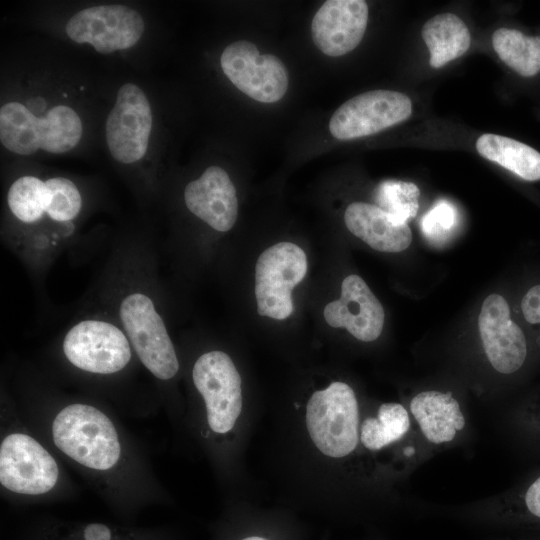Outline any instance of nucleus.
<instances>
[{
    "mask_svg": "<svg viewBox=\"0 0 540 540\" xmlns=\"http://www.w3.org/2000/svg\"><path fill=\"white\" fill-rule=\"evenodd\" d=\"M404 452H405V455L411 456L414 453V449L412 447H409Z\"/></svg>",
    "mask_w": 540,
    "mask_h": 540,
    "instance_id": "c85d7f7f",
    "label": "nucleus"
},
{
    "mask_svg": "<svg viewBox=\"0 0 540 540\" xmlns=\"http://www.w3.org/2000/svg\"><path fill=\"white\" fill-rule=\"evenodd\" d=\"M419 196L417 185L400 180L383 181L374 192L377 206L403 222L416 216Z\"/></svg>",
    "mask_w": 540,
    "mask_h": 540,
    "instance_id": "5701e85b",
    "label": "nucleus"
},
{
    "mask_svg": "<svg viewBox=\"0 0 540 540\" xmlns=\"http://www.w3.org/2000/svg\"><path fill=\"white\" fill-rule=\"evenodd\" d=\"M52 436L63 453L91 469H110L121 454L113 423L91 405L74 403L64 407L53 421Z\"/></svg>",
    "mask_w": 540,
    "mask_h": 540,
    "instance_id": "20e7f679",
    "label": "nucleus"
},
{
    "mask_svg": "<svg viewBox=\"0 0 540 540\" xmlns=\"http://www.w3.org/2000/svg\"><path fill=\"white\" fill-rule=\"evenodd\" d=\"M525 503L530 513L540 518V477L528 488Z\"/></svg>",
    "mask_w": 540,
    "mask_h": 540,
    "instance_id": "bb28decb",
    "label": "nucleus"
},
{
    "mask_svg": "<svg viewBox=\"0 0 540 540\" xmlns=\"http://www.w3.org/2000/svg\"><path fill=\"white\" fill-rule=\"evenodd\" d=\"M478 153L526 181L540 180V152L518 140L483 134L476 141Z\"/></svg>",
    "mask_w": 540,
    "mask_h": 540,
    "instance_id": "aec40b11",
    "label": "nucleus"
},
{
    "mask_svg": "<svg viewBox=\"0 0 540 540\" xmlns=\"http://www.w3.org/2000/svg\"><path fill=\"white\" fill-rule=\"evenodd\" d=\"M384 317L381 303L358 275L347 276L341 285L340 298L324 308V318L331 327L345 328L365 342L380 336Z\"/></svg>",
    "mask_w": 540,
    "mask_h": 540,
    "instance_id": "dca6fc26",
    "label": "nucleus"
},
{
    "mask_svg": "<svg viewBox=\"0 0 540 540\" xmlns=\"http://www.w3.org/2000/svg\"><path fill=\"white\" fill-rule=\"evenodd\" d=\"M456 222L455 207L447 201H440L422 218V232L430 240L439 242L453 231Z\"/></svg>",
    "mask_w": 540,
    "mask_h": 540,
    "instance_id": "b1692460",
    "label": "nucleus"
},
{
    "mask_svg": "<svg viewBox=\"0 0 540 540\" xmlns=\"http://www.w3.org/2000/svg\"><path fill=\"white\" fill-rule=\"evenodd\" d=\"M56 461L35 439L23 433L6 436L0 447V482L26 495L50 491L58 480Z\"/></svg>",
    "mask_w": 540,
    "mask_h": 540,
    "instance_id": "f8f14e48",
    "label": "nucleus"
},
{
    "mask_svg": "<svg viewBox=\"0 0 540 540\" xmlns=\"http://www.w3.org/2000/svg\"><path fill=\"white\" fill-rule=\"evenodd\" d=\"M410 410L423 435L434 444L453 440L465 426L459 403L451 393L421 392L412 399Z\"/></svg>",
    "mask_w": 540,
    "mask_h": 540,
    "instance_id": "a211bd4d",
    "label": "nucleus"
},
{
    "mask_svg": "<svg viewBox=\"0 0 540 540\" xmlns=\"http://www.w3.org/2000/svg\"><path fill=\"white\" fill-rule=\"evenodd\" d=\"M220 64L227 78L250 98L273 103L288 88V73L283 62L271 54H260L248 41L229 44L221 54Z\"/></svg>",
    "mask_w": 540,
    "mask_h": 540,
    "instance_id": "9b49d317",
    "label": "nucleus"
},
{
    "mask_svg": "<svg viewBox=\"0 0 540 540\" xmlns=\"http://www.w3.org/2000/svg\"><path fill=\"white\" fill-rule=\"evenodd\" d=\"M152 124L145 92L134 83L123 84L106 120V142L111 156L121 164L141 160L149 145Z\"/></svg>",
    "mask_w": 540,
    "mask_h": 540,
    "instance_id": "1a4fd4ad",
    "label": "nucleus"
},
{
    "mask_svg": "<svg viewBox=\"0 0 540 540\" xmlns=\"http://www.w3.org/2000/svg\"><path fill=\"white\" fill-rule=\"evenodd\" d=\"M192 380L204 399L210 428L230 431L242 409L241 377L230 356L221 350L202 353L194 362Z\"/></svg>",
    "mask_w": 540,
    "mask_h": 540,
    "instance_id": "0eeeda50",
    "label": "nucleus"
},
{
    "mask_svg": "<svg viewBox=\"0 0 540 540\" xmlns=\"http://www.w3.org/2000/svg\"><path fill=\"white\" fill-rule=\"evenodd\" d=\"M410 98L397 91L373 90L343 103L329 122L331 134L349 140L375 134L410 117Z\"/></svg>",
    "mask_w": 540,
    "mask_h": 540,
    "instance_id": "9d476101",
    "label": "nucleus"
},
{
    "mask_svg": "<svg viewBox=\"0 0 540 540\" xmlns=\"http://www.w3.org/2000/svg\"><path fill=\"white\" fill-rule=\"evenodd\" d=\"M525 319L532 324L540 323V285L531 287L521 301Z\"/></svg>",
    "mask_w": 540,
    "mask_h": 540,
    "instance_id": "393cba45",
    "label": "nucleus"
},
{
    "mask_svg": "<svg viewBox=\"0 0 540 540\" xmlns=\"http://www.w3.org/2000/svg\"><path fill=\"white\" fill-rule=\"evenodd\" d=\"M422 36L433 68H440L462 56L471 43L466 24L453 13H442L429 19L422 28Z\"/></svg>",
    "mask_w": 540,
    "mask_h": 540,
    "instance_id": "6ab92c4d",
    "label": "nucleus"
},
{
    "mask_svg": "<svg viewBox=\"0 0 540 540\" xmlns=\"http://www.w3.org/2000/svg\"><path fill=\"white\" fill-rule=\"evenodd\" d=\"M113 536L110 527L102 523L88 524L80 532L81 540H113Z\"/></svg>",
    "mask_w": 540,
    "mask_h": 540,
    "instance_id": "a878e982",
    "label": "nucleus"
},
{
    "mask_svg": "<svg viewBox=\"0 0 540 540\" xmlns=\"http://www.w3.org/2000/svg\"><path fill=\"white\" fill-rule=\"evenodd\" d=\"M157 244L129 233L112 245L84 299L108 312L128 336L140 363L157 380H172L179 360L167 320Z\"/></svg>",
    "mask_w": 540,
    "mask_h": 540,
    "instance_id": "f257e3e1",
    "label": "nucleus"
},
{
    "mask_svg": "<svg viewBox=\"0 0 540 540\" xmlns=\"http://www.w3.org/2000/svg\"><path fill=\"white\" fill-rule=\"evenodd\" d=\"M492 44L499 58L519 75L532 77L540 72V35L499 28L493 33Z\"/></svg>",
    "mask_w": 540,
    "mask_h": 540,
    "instance_id": "412c9836",
    "label": "nucleus"
},
{
    "mask_svg": "<svg viewBox=\"0 0 540 540\" xmlns=\"http://www.w3.org/2000/svg\"><path fill=\"white\" fill-rule=\"evenodd\" d=\"M377 418H367L361 426V442L369 450H380L399 440L409 429L406 409L398 403H384Z\"/></svg>",
    "mask_w": 540,
    "mask_h": 540,
    "instance_id": "4be33fe9",
    "label": "nucleus"
},
{
    "mask_svg": "<svg viewBox=\"0 0 540 540\" xmlns=\"http://www.w3.org/2000/svg\"><path fill=\"white\" fill-rule=\"evenodd\" d=\"M347 229L371 248L388 253L407 249L412 233L407 224L377 205L353 202L345 210Z\"/></svg>",
    "mask_w": 540,
    "mask_h": 540,
    "instance_id": "f3484780",
    "label": "nucleus"
},
{
    "mask_svg": "<svg viewBox=\"0 0 540 540\" xmlns=\"http://www.w3.org/2000/svg\"><path fill=\"white\" fill-rule=\"evenodd\" d=\"M186 209L194 217L218 233L230 231L238 216L236 188L227 172L209 166L186 184L183 190Z\"/></svg>",
    "mask_w": 540,
    "mask_h": 540,
    "instance_id": "4468645a",
    "label": "nucleus"
},
{
    "mask_svg": "<svg viewBox=\"0 0 540 540\" xmlns=\"http://www.w3.org/2000/svg\"><path fill=\"white\" fill-rule=\"evenodd\" d=\"M368 21V6L363 0H328L315 13L312 39L326 55L339 57L361 42Z\"/></svg>",
    "mask_w": 540,
    "mask_h": 540,
    "instance_id": "2eb2a0df",
    "label": "nucleus"
},
{
    "mask_svg": "<svg viewBox=\"0 0 540 540\" xmlns=\"http://www.w3.org/2000/svg\"><path fill=\"white\" fill-rule=\"evenodd\" d=\"M58 346L69 366L99 377L124 372L136 355L119 323L86 299L81 301L76 314L59 335Z\"/></svg>",
    "mask_w": 540,
    "mask_h": 540,
    "instance_id": "f03ea898",
    "label": "nucleus"
},
{
    "mask_svg": "<svg viewBox=\"0 0 540 540\" xmlns=\"http://www.w3.org/2000/svg\"><path fill=\"white\" fill-rule=\"evenodd\" d=\"M358 403L353 389L333 382L316 391L306 408V424L316 447L334 458L350 454L358 443Z\"/></svg>",
    "mask_w": 540,
    "mask_h": 540,
    "instance_id": "39448f33",
    "label": "nucleus"
},
{
    "mask_svg": "<svg viewBox=\"0 0 540 540\" xmlns=\"http://www.w3.org/2000/svg\"><path fill=\"white\" fill-rule=\"evenodd\" d=\"M83 133L77 112L67 105H55L43 117L24 104L10 101L0 108V141L12 153L28 156L43 150L62 154L75 148Z\"/></svg>",
    "mask_w": 540,
    "mask_h": 540,
    "instance_id": "7ed1b4c3",
    "label": "nucleus"
},
{
    "mask_svg": "<svg viewBox=\"0 0 540 540\" xmlns=\"http://www.w3.org/2000/svg\"><path fill=\"white\" fill-rule=\"evenodd\" d=\"M144 29L141 14L121 4L82 9L68 20L65 28L72 41L88 43L102 54L131 48L140 40Z\"/></svg>",
    "mask_w": 540,
    "mask_h": 540,
    "instance_id": "6e6552de",
    "label": "nucleus"
},
{
    "mask_svg": "<svg viewBox=\"0 0 540 540\" xmlns=\"http://www.w3.org/2000/svg\"><path fill=\"white\" fill-rule=\"evenodd\" d=\"M482 344L491 365L500 373L517 371L527 355L525 336L510 319L507 301L499 294L484 300L478 317Z\"/></svg>",
    "mask_w": 540,
    "mask_h": 540,
    "instance_id": "ddd939ff",
    "label": "nucleus"
},
{
    "mask_svg": "<svg viewBox=\"0 0 540 540\" xmlns=\"http://www.w3.org/2000/svg\"><path fill=\"white\" fill-rule=\"evenodd\" d=\"M307 257L303 249L280 242L264 250L255 266V297L261 316L283 320L293 310L291 292L305 277Z\"/></svg>",
    "mask_w": 540,
    "mask_h": 540,
    "instance_id": "423d86ee",
    "label": "nucleus"
},
{
    "mask_svg": "<svg viewBox=\"0 0 540 540\" xmlns=\"http://www.w3.org/2000/svg\"><path fill=\"white\" fill-rule=\"evenodd\" d=\"M238 540H272L267 535L261 533L243 534Z\"/></svg>",
    "mask_w": 540,
    "mask_h": 540,
    "instance_id": "cd10ccee",
    "label": "nucleus"
}]
</instances>
